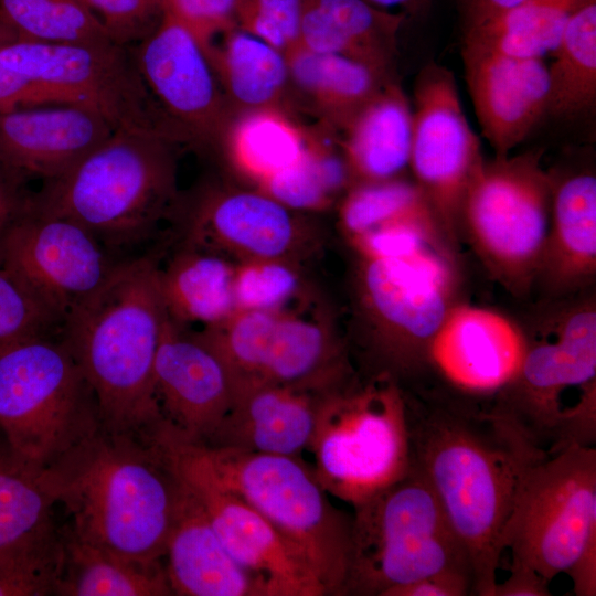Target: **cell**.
Masks as SVG:
<instances>
[{"label": "cell", "mask_w": 596, "mask_h": 596, "mask_svg": "<svg viewBox=\"0 0 596 596\" xmlns=\"http://www.w3.org/2000/svg\"><path fill=\"white\" fill-rule=\"evenodd\" d=\"M411 465L436 493L472 568V595L493 596L502 534L526 469L547 451L490 401L402 389Z\"/></svg>", "instance_id": "cell-1"}, {"label": "cell", "mask_w": 596, "mask_h": 596, "mask_svg": "<svg viewBox=\"0 0 596 596\" xmlns=\"http://www.w3.org/2000/svg\"><path fill=\"white\" fill-rule=\"evenodd\" d=\"M166 319L158 259L145 253L120 260L63 321L60 340L95 394L104 429L149 440L162 424L153 373Z\"/></svg>", "instance_id": "cell-2"}, {"label": "cell", "mask_w": 596, "mask_h": 596, "mask_svg": "<svg viewBox=\"0 0 596 596\" xmlns=\"http://www.w3.org/2000/svg\"><path fill=\"white\" fill-rule=\"evenodd\" d=\"M49 468L77 538L127 560L162 563L181 482L151 441L100 427Z\"/></svg>", "instance_id": "cell-3"}, {"label": "cell", "mask_w": 596, "mask_h": 596, "mask_svg": "<svg viewBox=\"0 0 596 596\" xmlns=\"http://www.w3.org/2000/svg\"><path fill=\"white\" fill-rule=\"evenodd\" d=\"M179 145L156 132L116 129L67 171L42 182L32 204L77 223L118 259L145 254L181 198Z\"/></svg>", "instance_id": "cell-4"}, {"label": "cell", "mask_w": 596, "mask_h": 596, "mask_svg": "<svg viewBox=\"0 0 596 596\" xmlns=\"http://www.w3.org/2000/svg\"><path fill=\"white\" fill-rule=\"evenodd\" d=\"M151 441L172 468L204 478L262 514L307 555L328 595L343 596L351 518L333 507L299 458L193 443L163 425Z\"/></svg>", "instance_id": "cell-5"}, {"label": "cell", "mask_w": 596, "mask_h": 596, "mask_svg": "<svg viewBox=\"0 0 596 596\" xmlns=\"http://www.w3.org/2000/svg\"><path fill=\"white\" fill-rule=\"evenodd\" d=\"M450 242L418 230L377 254H359L358 292L369 327V371L401 387L429 370V345L454 304Z\"/></svg>", "instance_id": "cell-6"}, {"label": "cell", "mask_w": 596, "mask_h": 596, "mask_svg": "<svg viewBox=\"0 0 596 596\" xmlns=\"http://www.w3.org/2000/svg\"><path fill=\"white\" fill-rule=\"evenodd\" d=\"M353 509L343 596H386L433 575H461L472 582L465 546L413 465Z\"/></svg>", "instance_id": "cell-7"}, {"label": "cell", "mask_w": 596, "mask_h": 596, "mask_svg": "<svg viewBox=\"0 0 596 596\" xmlns=\"http://www.w3.org/2000/svg\"><path fill=\"white\" fill-rule=\"evenodd\" d=\"M308 450L322 489L353 508L402 478L411 467L402 387L351 371L326 392Z\"/></svg>", "instance_id": "cell-8"}, {"label": "cell", "mask_w": 596, "mask_h": 596, "mask_svg": "<svg viewBox=\"0 0 596 596\" xmlns=\"http://www.w3.org/2000/svg\"><path fill=\"white\" fill-rule=\"evenodd\" d=\"M100 427L95 394L61 340L0 351V428L15 453L49 468Z\"/></svg>", "instance_id": "cell-9"}, {"label": "cell", "mask_w": 596, "mask_h": 596, "mask_svg": "<svg viewBox=\"0 0 596 596\" xmlns=\"http://www.w3.org/2000/svg\"><path fill=\"white\" fill-rule=\"evenodd\" d=\"M542 151L485 159L461 200L459 227L487 269L513 294L536 280L551 220L555 177Z\"/></svg>", "instance_id": "cell-10"}, {"label": "cell", "mask_w": 596, "mask_h": 596, "mask_svg": "<svg viewBox=\"0 0 596 596\" xmlns=\"http://www.w3.org/2000/svg\"><path fill=\"white\" fill-rule=\"evenodd\" d=\"M596 534V449L570 445L524 472L502 534L511 562L549 583L565 573Z\"/></svg>", "instance_id": "cell-11"}, {"label": "cell", "mask_w": 596, "mask_h": 596, "mask_svg": "<svg viewBox=\"0 0 596 596\" xmlns=\"http://www.w3.org/2000/svg\"><path fill=\"white\" fill-rule=\"evenodd\" d=\"M0 63L93 108L115 130L156 132L187 143L157 105L127 45L14 40L0 45Z\"/></svg>", "instance_id": "cell-12"}, {"label": "cell", "mask_w": 596, "mask_h": 596, "mask_svg": "<svg viewBox=\"0 0 596 596\" xmlns=\"http://www.w3.org/2000/svg\"><path fill=\"white\" fill-rule=\"evenodd\" d=\"M217 351L235 396L265 384L332 385L352 370L323 323L279 310H241L221 328Z\"/></svg>", "instance_id": "cell-13"}, {"label": "cell", "mask_w": 596, "mask_h": 596, "mask_svg": "<svg viewBox=\"0 0 596 596\" xmlns=\"http://www.w3.org/2000/svg\"><path fill=\"white\" fill-rule=\"evenodd\" d=\"M409 168L449 242L456 240L465 190L483 158L450 70L434 61L413 91Z\"/></svg>", "instance_id": "cell-14"}, {"label": "cell", "mask_w": 596, "mask_h": 596, "mask_svg": "<svg viewBox=\"0 0 596 596\" xmlns=\"http://www.w3.org/2000/svg\"><path fill=\"white\" fill-rule=\"evenodd\" d=\"M530 342L521 369L492 405L512 419L539 447L553 448L567 389L596 385V312L590 302L570 308Z\"/></svg>", "instance_id": "cell-15"}, {"label": "cell", "mask_w": 596, "mask_h": 596, "mask_svg": "<svg viewBox=\"0 0 596 596\" xmlns=\"http://www.w3.org/2000/svg\"><path fill=\"white\" fill-rule=\"evenodd\" d=\"M123 259L84 227L31 203L0 246V265L60 320L98 289Z\"/></svg>", "instance_id": "cell-16"}, {"label": "cell", "mask_w": 596, "mask_h": 596, "mask_svg": "<svg viewBox=\"0 0 596 596\" xmlns=\"http://www.w3.org/2000/svg\"><path fill=\"white\" fill-rule=\"evenodd\" d=\"M157 105L187 143H209L227 119L228 104L204 45L167 11L132 50Z\"/></svg>", "instance_id": "cell-17"}, {"label": "cell", "mask_w": 596, "mask_h": 596, "mask_svg": "<svg viewBox=\"0 0 596 596\" xmlns=\"http://www.w3.org/2000/svg\"><path fill=\"white\" fill-rule=\"evenodd\" d=\"M292 211L265 192L206 188L180 198L172 220L181 245L241 260L292 262L310 241Z\"/></svg>", "instance_id": "cell-18"}, {"label": "cell", "mask_w": 596, "mask_h": 596, "mask_svg": "<svg viewBox=\"0 0 596 596\" xmlns=\"http://www.w3.org/2000/svg\"><path fill=\"white\" fill-rule=\"evenodd\" d=\"M172 469L196 496L224 546L263 596L328 595L307 555L262 514L204 478Z\"/></svg>", "instance_id": "cell-19"}, {"label": "cell", "mask_w": 596, "mask_h": 596, "mask_svg": "<svg viewBox=\"0 0 596 596\" xmlns=\"http://www.w3.org/2000/svg\"><path fill=\"white\" fill-rule=\"evenodd\" d=\"M528 349L522 330L503 315L454 305L429 345V370L455 393L490 401L517 377Z\"/></svg>", "instance_id": "cell-20"}, {"label": "cell", "mask_w": 596, "mask_h": 596, "mask_svg": "<svg viewBox=\"0 0 596 596\" xmlns=\"http://www.w3.org/2000/svg\"><path fill=\"white\" fill-rule=\"evenodd\" d=\"M153 374L162 425L185 440L206 444L234 401L221 359L167 317Z\"/></svg>", "instance_id": "cell-21"}, {"label": "cell", "mask_w": 596, "mask_h": 596, "mask_svg": "<svg viewBox=\"0 0 596 596\" xmlns=\"http://www.w3.org/2000/svg\"><path fill=\"white\" fill-rule=\"evenodd\" d=\"M465 78L481 134L496 157L523 142L546 117L549 78L542 58L461 46Z\"/></svg>", "instance_id": "cell-22"}, {"label": "cell", "mask_w": 596, "mask_h": 596, "mask_svg": "<svg viewBox=\"0 0 596 596\" xmlns=\"http://www.w3.org/2000/svg\"><path fill=\"white\" fill-rule=\"evenodd\" d=\"M114 130L104 116L81 104L1 113L0 162L29 181H49L76 164Z\"/></svg>", "instance_id": "cell-23"}, {"label": "cell", "mask_w": 596, "mask_h": 596, "mask_svg": "<svg viewBox=\"0 0 596 596\" xmlns=\"http://www.w3.org/2000/svg\"><path fill=\"white\" fill-rule=\"evenodd\" d=\"M333 385L248 387L235 396L205 445L298 458L309 447L321 401Z\"/></svg>", "instance_id": "cell-24"}, {"label": "cell", "mask_w": 596, "mask_h": 596, "mask_svg": "<svg viewBox=\"0 0 596 596\" xmlns=\"http://www.w3.org/2000/svg\"><path fill=\"white\" fill-rule=\"evenodd\" d=\"M180 482L164 552V571L172 594L263 596L255 579L224 546L196 496L181 479Z\"/></svg>", "instance_id": "cell-25"}, {"label": "cell", "mask_w": 596, "mask_h": 596, "mask_svg": "<svg viewBox=\"0 0 596 596\" xmlns=\"http://www.w3.org/2000/svg\"><path fill=\"white\" fill-rule=\"evenodd\" d=\"M595 274L596 178L590 172L555 178L536 279L553 292H566L588 284Z\"/></svg>", "instance_id": "cell-26"}, {"label": "cell", "mask_w": 596, "mask_h": 596, "mask_svg": "<svg viewBox=\"0 0 596 596\" xmlns=\"http://www.w3.org/2000/svg\"><path fill=\"white\" fill-rule=\"evenodd\" d=\"M412 104L393 78L345 128L343 143L351 178L356 183L398 178L409 166Z\"/></svg>", "instance_id": "cell-27"}, {"label": "cell", "mask_w": 596, "mask_h": 596, "mask_svg": "<svg viewBox=\"0 0 596 596\" xmlns=\"http://www.w3.org/2000/svg\"><path fill=\"white\" fill-rule=\"evenodd\" d=\"M179 245L166 266L158 263L167 317L184 330L222 321L236 309L234 265L221 254Z\"/></svg>", "instance_id": "cell-28"}, {"label": "cell", "mask_w": 596, "mask_h": 596, "mask_svg": "<svg viewBox=\"0 0 596 596\" xmlns=\"http://www.w3.org/2000/svg\"><path fill=\"white\" fill-rule=\"evenodd\" d=\"M206 54L228 103L246 111L273 108L289 72L286 55L236 24L206 45Z\"/></svg>", "instance_id": "cell-29"}, {"label": "cell", "mask_w": 596, "mask_h": 596, "mask_svg": "<svg viewBox=\"0 0 596 596\" xmlns=\"http://www.w3.org/2000/svg\"><path fill=\"white\" fill-rule=\"evenodd\" d=\"M289 81L334 123L347 128L359 111L392 79L358 60L308 51L286 55Z\"/></svg>", "instance_id": "cell-30"}, {"label": "cell", "mask_w": 596, "mask_h": 596, "mask_svg": "<svg viewBox=\"0 0 596 596\" xmlns=\"http://www.w3.org/2000/svg\"><path fill=\"white\" fill-rule=\"evenodd\" d=\"M58 504L52 471L0 446V554L33 543L57 530Z\"/></svg>", "instance_id": "cell-31"}, {"label": "cell", "mask_w": 596, "mask_h": 596, "mask_svg": "<svg viewBox=\"0 0 596 596\" xmlns=\"http://www.w3.org/2000/svg\"><path fill=\"white\" fill-rule=\"evenodd\" d=\"M58 596L173 595L164 566L127 560L77 538L66 525Z\"/></svg>", "instance_id": "cell-32"}, {"label": "cell", "mask_w": 596, "mask_h": 596, "mask_svg": "<svg viewBox=\"0 0 596 596\" xmlns=\"http://www.w3.org/2000/svg\"><path fill=\"white\" fill-rule=\"evenodd\" d=\"M585 0H526L464 26L462 45L518 58L552 53L574 10Z\"/></svg>", "instance_id": "cell-33"}, {"label": "cell", "mask_w": 596, "mask_h": 596, "mask_svg": "<svg viewBox=\"0 0 596 596\" xmlns=\"http://www.w3.org/2000/svg\"><path fill=\"white\" fill-rule=\"evenodd\" d=\"M551 54L546 116L590 115L596 106V0L574 10Z\"/></svg>", "instance_id": "cell-34"}, {"label": "cell", "mask_w": 596, "mask_h": 596, "mask_svg": "<svg viewBox=\"0 0 596 596\" xmlns=\"http://www.w3.org/2000/svg\"><path fill=\"white\" fill-rule=\"evenodd\" d=\"M307 138L274 108L246 111L228 134V153L247 175L263 183L297 162Z\"/></svg>", "instance_id": "cell-35"}, {"label": "cell", "mask_w": 596, "mask_h": 596, "mask_svg": "<svg viewBox=\"0 0 596 596\" xmlns=\"http://www.w3.org/2000/svg\"><path fill=\"white\" fill-rule=\"evenodd\" d=\"M0 21L19 41L57 44L115 41L103 21L81 0H0Z\"/></svg>", "instance_id": "cell-36"}, {"label": "cell", "mask_w": 596, "mask_h": 596, "mask_svg": "<svg viewBox=\"0 0 596 596\" xmlns=\"http://www.w3.org/2000/svg\"><path fill=\"white\" fill-rule=\"evenodd\" d=\"M312 1L327 17L344 56L392 75L397 33L406 21L403 14L379 10L364 0Z\"/></svg>", "instance_id": "cell-37"}, {"label": "cell", "mask_w": 596, "mask_h": 596, "mask_svg": "<svg viewBox=\"0 0 596 596\" xmlns=\"http://www.w3.org/2000/svg\"><path fill=\"white\" fill-rule=\"evenodd\" d=\"M426 220L437 221L426 196L415 182L400 178L356 183L341 207L351 240L387 224Z\"/></svg>", "instance_id": "cell-38"}, {"label": "cell", "mask_w": 596, "mask_h": 596, "mask_svg": "<svg viewBox=\"0 0 596 596\" xmlns=\"http://www.w3.org/2000/svg\"><path fill=\"white\" fill-rule=\"evenodd\" d=\"M350 179L344 156L323 142L308 140L297 162L262 185L263 192L291 210H316L323 207Z\"/></svg>", "instance_id": "cell-39"}, {"label": "cell", "mask_w": 596, "mask_h": 596, "mask_svg": "<svg viewBox=\"0 0 596 596\" xmlns=\"http://www.w3.org/2000/svg\"><path fill=\"white\" fill-rule=\"evenodd\" d=\"M64 534L49 535L0 554V596L57 595L64 567Z\"/></svg>", "instance_id": "cell-40"}, {"label": "cell", "mask_w": 596, "mask_h": 596, "mask_svg": "<svg viewBox=\"0 0 596 596\" xmlns=\"http://www.w3.org/2000/svg\"><path fill=\"white\" fill-rule=\"evenodd\" d=\"M61 329L60 320L11 272L0 265V351Z\"/></svg>", "instance_id": "cell-41"}, {"label": "cell", "mask_w": 596, "mask_h": 596, "mask_svg": "<svg viewBox=\"0 0 596 596\" xmlns=\"http://www.w3.org/2000/svg\"><path fill=\"white\" fill-rule=\"evenodd\" d=\"M292 262L241 260L234 267L236 309L279 310L299 287Z\"/></svg>", "instance_id": "cell-42"}, {"label": "cell", "mask_w": 596, "mask_h": 596, "mask_svg": "<svg viewBox=\"0 0 596 596\" xmlns=\"http://www.w3.org/2000/svg\"><path fill=\"white\" fill-rule=\"evenodd\" d=\"M305 0H237L236 25L285 55L299 46Z\"/></svg>", "instance_id": "cell-43"}, {"label": "cell", "mask_w": 596, "mask_h": 596, "mask_svg": "<svg viewBox=\"0 0 596 596\" xmlns=\"http://www.w3.org/2000/svg\"><path fill=\"white\" fill-rule=\"evenodd\" d=\"M81 1L103 21L113 39L123 45L140 41L161 15V10L148 0Z\"/></svg>", "instance_id": "cell-44"}, {"label": "cell", "mask_w": 596, "mask_h": 596, "mask_svg": "<svg viewBox=\"0 0 596 596\" xmlns=\"http://www.w3.org/2000/svg\"><path fill=\"white\" fill-rule=\"evenodd\" d=\"M237 0H163L167 11L187 25L205 45L219 33L234 26Z\"/></svg>", "instance_id": "cell-45"}, {"label": "cell", "mask_w": 596, "mask_h": 596, "mask_svg": "<svg viewBox=\"0 0 596 596\" xmlns=\"http://www.w3.org/2000/svg\"><path fill=\"white\" fill-rule=\"evenodd\" d=\"M74 104L61 91L28 78L0 63V114L18 108Z\"/></svg>", "instance_id": "cell-46"}, {"label": "cell", "mask_w": 596, "mask_h": 596, "mask_svg": "<svg viewBox=\"0 0 596 596\" xmlns=\"http://www.w3.org/2000/svg\"><path fill=\"white\" fill-rule=\"evenodd\" d=\"M29 180L0 162V246L12 225L28 210L32 193Z\"/></svg>", "instance_id": "cell-47"}, {"label": "cell", "mask_w": 596, "mask_h": 596, "mask_svg": "<svg viewBox=\"0 0 596 596\" xmlns=\"http://www.w3.org/2000/svg\"><path fill=\"white\" fill-rule=\"evenodd\" d=\"M472 595V582L461 575H433L391 589L386 596H466Z\"/></svg>", "instance_id": "cell-48"}, {"label": "cell", "mask_w": 596, "mask_h": 596, "mask_svg": "<svg viewBox=\"0 0 596 596\" xmlns=\"http://www.w3.org/2000/svg\"><path fill=\"white\" fill-rule=\"evenodd\" d=\"M510 575L502 583H496L493 596H550L549 582L533 568L510 563Z\"/></svg>", "instance_id": "cell-49"}, {"label": "cell", "mask_w": 596, "mask_h": 596, "mask_svg": "<svg viewBox=\"0 0 596 596\" xmlns=\"http://www.w3.org/2000/svg\"><path fill=\"white\" fill-rule=\"evenodd\" d=\"M576 596L596 595V534H593L572 566L565 572Z\"/></svg>", "instance_id": "cell-50"}, {"label": "cell", "mask_w": 596, "mask_h": 596, "mask_svg": "<svg viewBox=\"0 0 596 596\" xmlns=\"http://www.w3.org/2000/svg\"><path fill=\"white\" fill-rule=\"evenodd\" d=\"M524 1L526 0H460L464 26Z\"/></svg>", "instance_id": "cell-51"}, {"label": "cell", "mask_w": 596, "mask_h": 596, "mask_svg": "<svg viewBox=\"0 0 596 596\" xmlns=\"http://www.w3.org/2000/svg\"><path fill=\"white\" fill-rule=\"evenodd\" d=\"M370 6L391 13L403 14L406 19L423 12L429 0H364Z\"/></svg>", "instance_id": "cell-52"}, {"label": "cell", "mask_w": 596, "mask_h": 596, "mask_svg": "<svg viewBox=\"0 0 596 596\" xmlns=\"http://www.w3.org/2000/svg\"><path fill=\"white\" fill-rule=\"evenodd\" d=\"M13 34L10 30L0 21V45L14 41Z\"/></svg>", "instance_id": "cell-53"}, {"label": "cell", "mask_w": 596, "mask_h": 596, "mask_svg": "<svg viewBox=\"0 0 596 596\" xmlns=\"http://www.w3.org/2000/svg\"><path fill=\"white\" fill-rule=\"evenodd\" d=\"M148 1L151 2L153 6L158 7L161 10V6H162L163 0H148Z\"/></svg>", "instance_id": "cell-54"}]
</instances>
